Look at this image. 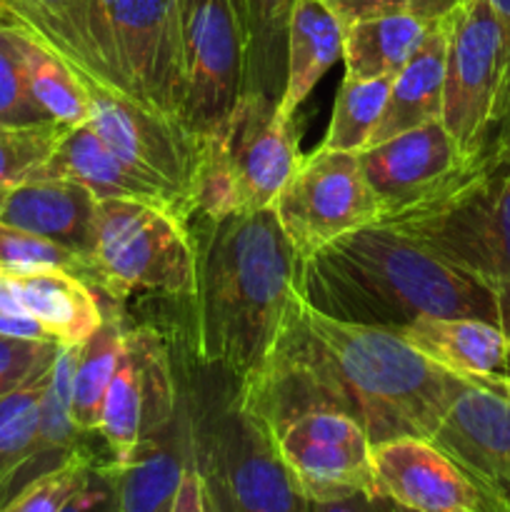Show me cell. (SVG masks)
I'll return each instance as SVG.
<instances>
[{
  "label": "cell",
  "mask_w": 510,
  "mask_h": 512,
  "mask_svg": "<svg viewBox=\"0 0 510 512\" xmlns=\"http://www.w3.org/2000/svg\"><path fill=\"white\" fill-rule=\"evenodd\" d=\"M465 383L398 330L330 318L295 290L273 348L240 380L235 398L273 433L310 410H335L378 445L433 438Z\"/></svg>",
  "instance_id": "obj_1"
},
{
  "label": "cell",
  "mask_w": 510,
  "mask_h": 512,
  "mask_svg": "<svg viewBox=\"0 0 510 512\" xmlns=\"http://www.w3.org/2000/svg\"><path fill=\"white\" fill-rule=\"evenodd\" d=\"M298 290L348 323L400 330L425 318H475L505 330L500 290L440 258L413 235L370 223L298 260Z\"/></svg>",
  "instance_id": "obj_2"
},
{
  "label": "cell",
  "mask_w": 510,
  "mask_h": 512,
  "mask_svg": "<svg viewBox=\"0 0 510 512\" xmlns=\"http://www.w3.org/2000/svg\"><path fill=\"white\" fill-rule=\"evenodd\" d=\"M190 225L195 290L190 295L193 358L230 380L248 378L278 338L298 290V255L273 208Z\"/></svg>",
  "instance_id": "obj_3"
},
{
  "label": "cell",
  "mask_w": 510,
  "mask_h": 512,
  "mask_svg": "<svg viewBox=\"0 0 510 512\" xmlns=\"http://www.w3.org/2000/svg\"><path fill=\"white\" fill-rule=\"evenodd\" d=\"M500 290L510 335V138L498 140L430 198L380 218Z\"/></svg>",
  "instance_id": "obj_4"
},
{
  "label": "cell",
  "mask_w": 510,
  "mask_h": 512,
  "mask_svg": "<svg viewBox=\"0 0 510 512\" xmlns=\"http://www.w3.org/2000/svg\"><path fill=\"white\" fill-rule=\"evenodd\" d=\"M300 158L293 118L280 115L278 100L243 93L228 118L200 133L193 218L273 208Z\"/></svg>",
  "instance_id": "obj_5"
},
{
  "label": "cell",
  "mask_w": 510,
  "mask_h": 512,
  "mask_svg": "<svg viewBox=\"0 0 510 512\" xmlns=\"http://www.w3.org/2000/svg\"><path fill=\"white\" fill-rule=\"evenodd\" d=\"M90 288L110 303H123L145 290L190 300L195 238L188 220L158 205L98 200Z\"/></svg>",
  "instance_id": "obj_6"
},
{
  "label": "cell",
  "mask_w": 510,
  "mask_h": 512,
  "mask_svg": "<svg viewBox=\"0 0 510 512\" xmlns=\"http://www.w3.org/2000/svg\"><path fill=\"white\" fill-rule=\"evenodd\" d=\"M443 23L448 50L440 123L460 153L475 160L510 138V35L485 0H460Z\"/></svg>",
  "instance_id": "obj_7"
},
{
  "label": "cell",
  "mask_w": 510,
  "mask_h": 512,
  "mask_svg": "<svg viewBox=\"0 0 510 512\" xmlns=\"http://www.w3.org/2000/svg\"><path fill=\"white\" fill-rule=\"evenodd\" d=\"M90 40L95 75L183 120V0H93Z\"/></svg>",
  "instance_id": "obj_8"
},
{
  "label": "cell",
  "mask_w": 510,
  "mask_h": 512,
  "mask_svg": "<svg viewBox=\"0 0 510 512\" xmlns=\"http://www.w3.org/2000/svg\"><path fill=\"white\" fill-rule=\"evenodd\" d=\"M188 435L205 485L233 512H310L280 458L273 428L245 410L235 393L218 408L193 415Z\"/></svg>",
  "instance_id": "obj_9"
},
{
  "label": "cell",
  "mask_w": 510,
  "mask_h": 512,
  "mask_svg": "<svg viewBox=\"0 0 510 512\" xmlns=\"http://www.w3.org/2000/svg\"><path fill=\"white\" fill-rule=\"evenodd\" d=\"M73 68V65H70ZM90 103V128L105 148L155 188L178 198L190 213L200 135L180 118L140 103L128 90L88 70L73 68Z\"/></svg>",
  "instance_id": "obj_10"
},
{
  "label": "cell",
  "mask_w": 510,
  "mask_h": 512,
  "mask_svg": "<svg viewBox=\"0 0 510 512\" xmlns=\"http://www.w3.org/2000/svg\"><path fill=\"white\" fill-rule=\"evenodd\" d=\"M273 210L298 260H305L340 235L378 223L380 200L358 155L320 145L300 158Z\"/></svg>",
  "instance_id": "obj_11"
},
{
  "label": "cell",
  "mask_w": 510,
  "mask_h": 512,
  "mask_svg": "<svg viewBox=\"0 0 510 512\" xmlns=\"http://www.w3.org/2000/svg\"><path fill=\"white\" fill-rule=\"evenodd\" d=\"M183 120L208 133L245 93L248 13L245 0H183Z\"/></svg>",
  "instance_id": "obj_12"
},
{
  "label": "cell",
  "mask_w": 510,
  "mask_h": 512,
  "mask_svg": "<svg viewBox=\"0 0 510 512\" xmlns=\"http://www.w3.org/2000/svg\"><path fill=\"white\" fill-rule=\"evenodd\" d=\"M280 458L308 503L383 498L375 478L373 440L363 425L335 410H310L275 433Z\"/></svg>",
  "instance_id": "obj_13"
},
{
  "label": "cell",
  "mask_w": 510,
  "mask_h": 512,
  "mask_svg": "<svg viewBox=\"0 0 510 512\" xmlns=\"http://www.w3.org/2000/svg\"><path fill=\"white\" fill-rule=\"evenodd\" d=\"M380 495L408 512H510V495L428 438L373 445Z\"/></svg>",
  "instance_id": "obj_14"
},
{
  "label": "cell",
  "mask_w": 510,
  "mask_h": 512,
  "mask_svg": "<svg viewBox=\"0 0 510 512\" xmlns=\"http://www.w3.org/2000/svg\"><path fill=\"white\" fill-rule=\"evenodd\" d=\"M358 158L380 200V218L435 195L470 163L440 120L370 145Z\"/></svg>",
  "instance_id": "obj_15"
},
{
  "label": "cell",
  "mask_w": 510,
  "mask_h": 512,
  "mask_svg": "<svg viewBox=\"0 0 510 512\" xmlns=\"http://www.w3.org/2000/svg\"><path fill=\"white\" fill-rule=\"evenodd\" d=\"M430 440L510 495V400L498 385L468 380Z\"/></svg>",
  "instance_id": "obj_16"
},
{
  "label": "cell",
  "mask_w": 510,
  "mask_h": 512,
  "mask_svg": "<svg viewBox=\"0 0 510 512\" xmlns=\"http://www.w3.org/2000/svg\"><path fill=\"white\" fill-rule=\"evenodd\" d=\"M33 180H70L88 188L98 200H135L170 210L188 223L193 220V213L178 198L150 185L118 155L110 153L90 123L65 128Z\"/></svg>",
  "instance_id": "obj_17"
},
{
  "label": "cell",
  "mask_w": 510,
  "mask_h": 512,
  "mask_svg": "<svg viewBox=\"0 0 510 512\" xmlns=\"http://www.w3.org/2000/svg\"><path fill=\"white\" fill-rule=\"evenodd\" d=\"M98 198L70 180H28L0 200V223L43 235L85 260L90 273Z\"/></svg>",
  "instance_id": "obj_18"
},
{
  "label": "cell",
  "mask_w": 510,
  "mask_h": 512,
  "mask_svg": "<svg viewBox=\"0 0 510 512\" xmlns=\"http://www.w3.org/2000/svg\"><path fill=\"white\" fill-rule=\"evenodd\" d=\"M440 368L468 380L510 378V340L503 328L475 318H425L398 330Z\"/></svg>",
  "instance_id": "obj_19"
},
{
  "label": "cell",
  "mask_w": 510,
  "mask_h": 512,
  "mask_svg": "<svg viewBox=\"0 0 510 512\" xmlns=\"http://www.w3.org/2000/svg\"><path fill=\"white\" fill-rule=\"evenodd\" d=\"M445 50H448V33H445L443 18H440L430 25L418 53L403 65V70L390 83L388 103H385L370 145H378L383 140L405 133V130L440 120V113H443Z\"/></svg>",
  "instance_id": "obj_20"
},
{
  "label": "cell",
  "mask_w": 510,
  "mask_h": 512,
  "mask_svg": "<svg viewBox=\"0 0 510 512\" xmlns=\"http://www.w3.org/2000/svg\"><path fill=\"white\" fill-rule=\"evenodd\" d=\"M25 313L58 345H83L103 323L95 290L68 270L8 275Z\"/></svg>",
  "instance_id": "obj_21"
},
{
  "label": "cell",
  "mask_w": 510,
  "mask_h": 512,
  "mask_svg": "<svg viewBox=\"0 0 510 512\" xmlns=\"http://www.w3.org/2000/svg\"><path fill=\"white\" fill-rule=\"evenodd\" d=\"M345 30L338 15L323 0H298L288 28V63L285 88L278 110L293 118L318 80L343 60Z\"/></svg>",
  "instance_id": "obj_22"
},
{
  "label": "cell",
  "mask_w": 510,
  "mask_h": 512,
  "mask_svg": "<svg viewBox=\"0 0 510 512\" xmlns=\"http://www.w3.org/2000/svg\"><path fill=\"white\" fill-rule=\"evenodd\" d=\"M190 455V435L175 438L173 423L153 435H145L133 460L113 468L115 495L120 512H170Z\"/></svg>",
  "instance_id": "obj_23"
},
{
  "label": "cell",
  "mask_w": 510,
  "mask_h": 512,
  "mask_svg": "<svg viewBox=\"0 0 510 512\" xmlns=\"http://www.w3.org/2000/svg\"><path fill=\"white\" fill-rule=\"evenodd\" d=\"M435 20L420 18L410 10L375 15L348 25L343 43L345 78L375 80L395 78L418 53Z\"/></svg>",
  "instance_id": "obj_24"
},
{
  "label": "cell",
  "mask_w": 510,
  "mask_h": 512,
  "mask_svg": "<svg viewBox=\"0 0 510 512\" xmlns=\"http://www.w3.org/2000/svg\"><path fill=\"white\" fill-rule=\"evenodd\" d=\"M90 5L93 0H0V20L28 30L73 68L95 73Z\"/></svg>",
  "instance_id": "obj_25"
},
{
  "label": "cell",
  "mask_w": 510,
  "mask_h": 512,
  "mask_svg": "<svg viewBox=\"0 0 510 512\" xmlns=\"http://www.w3.org/2000/svg\"><path fill=\"white\" fill-rule=\"evenodd\" d=\"M13 28L18 30L25 80H28L30 95H33L35 103L43 108V113L53 123L65 125V128L88 123V95H85L83 83L73 73V68L58 53H53L48 45L40 43L35 35H30L28 30L18 28V25H13Z\"/></svg>",
  "instance_id": "obj_26"
},
{
  "label": "cell",
  "mask_w": 510,
  "mask_h": 512,
  "mask_svg": "<svg viewBox=\"0 0 510 512\" xmlns=\"http://www.w3.org/2000/svg\"><path fill=\"white\" fill-rule=\"evenodd\" d=\"M298 0H245L248 13V75L245 93L278 100L285 88L288 28Z\"/></svg>",
  "instance_id": "obj_27"
},
{
  "label": "cell",
  "mask_w": 510,
  "mask_h": 512,
  "mask_svg": "<svg viewBox=\"0 0 510 512\" xmlns=\"http://www.w3.org/2000/svg\"><path fill=\"white\" fill-rule=\"evenodd\" d=\"M125 353V328L118 313H105L100 328L80 345L73 373V420L85 435L98 433L103 400L120 358Z\"/></svg>",
  "instance_id": "obj_28"
},
{
  "label": "cell",
  "mask_w": 510,
  "mask_h": 512,
  "mask_svg": "<svg viewBox=\"0 0 510 512\" xmlns=\"http://www.w3.org/2000/svg\"><path fill=\"white\" fill-rule=\"evenodd\" d=\"M53 360L40 365L25 383L0 398V510L8 500V488L15 473L30 458L38 440L40 405L48 388Z\"/></svg>",
  "instance_id": "obj_29"
},
{
  "label": "cell",
  "mask_w": 510,
  "mask_h": 512,
  "mask_svg": "<svg viewBox=\"0 0 510 512\" xmlns=\"http://www.w3.org/2000/svg\"><path fill=\"white\" fill-rule=\"evenodd\" d=\"M98 433L108 448V460L113 468L130 463L143 440V383L128 348L105 393Z\"/></svg>",
  "instance_id": "obj_30"
},
{
  "label": "cell",
  "mask_w": 510,
  "mask_h": 512,
  "mask_svg": "<svg viewBox=\"0 0 510 512\" xmlns=\"http://www.w3.org/2000/svg\"><path fill=\"white\" fill-rule=\"evenodd\" d=\"M390 83H393V78H343V85L335 95L333 115H330L323 148L355 155L363 153L370 145L375 128H378L385 103H388Z\"/></svg>",
  "instance_id": "obj_31"
},
{
  "label": "cell",
  "mask_w": 510,
  "mask_h": 512,
  "mask_svg": "<svg viewBox=\"0 0 510 512\" xmlns=\"http://www.w3.org/2000/svg\"><path fill=\"white\" fill-rule=\"evenodd\" d=\"M100 463H103V458L83 443L58 468L30 480L23 490H18L3 505L0 512H63L65 505L83 490V485L88 483Z\"/></svg>",
  "instance_id": "obj_32"
},
{
  "label": "cell",
  "mask_w": 510,
  "mask_h": 512,
  "mask_svg": "<svg viewBox=\"0 0 510 512\" xmlns=\"http://www.w3.org/2000/svg\"><path fill=\"white\" fill-rule=\"evenodd\" d=\"M43 270H68L90 285L88 265L73 250L43 235L0 223V273L28 275L43 273Z\"/></svg>",
  "instance_id": "obj_33"
},
{
  "label": "cell",
  "mask_w": 510,
  "mask_h": 512,
  "mask_svg": "<svg viewBox=\"0 0 510 512\" xmlns=\"http://www.w3.org/2000/svg\"><path fill=\"white\" fill-rule=\"evenodd\" d=\"M43 123L53 120L30 95L18 30L0 20V128H33Z\"/></svg>",
  "instance_id": "obj_34"
},
{
  "label": "cell",
  "mask_w": 510,
  "mask_h": 512,
  "mask_svg": "<svg viewBox=\"0 0 510 512\" xmlns=\"http://www.w3.org/2000/svg\"><path fill=\"white\" fill-rule=\"evenodd\" d=\"M65 125L43 123L33 128H0V200L10 188L38 175L58 145Z\"/></svg>",
  "instance_id": "obj_35"
},
{
  "label": "cell",
  "mask_w": 510,
  "mask_h": 512,
  "mask_svg": "<svg viewBox=\"0 0 510 512\" xmlns=\"http://www.w3.org/2000/svg\"><path fill=\"white\" fill-rule=\"evenodd\" d=\"M58 353L55 340H25L0 335V398L30 378Z\"/></svg>",
  "instance_id": "obj_36"
},
{
  "label": "cell",
  "mask_w": 510,
  "mask_h": 512,
  "mask_svg": "<svg viewBox=\"0 0 510 512\" xmlns=\"http://www.w3.org/2000/svg\"><path fill=\"white\" fill-rule=\"evenodd\" d=\"M0 335L25 340H53L43 325L35 323L25 313L23 303L18 300V293H15L13 283L5 273H0Z\"/></svg>",
  "instance_id": "obj_37"
},
{
  "label": "cell",
  "mask_w": 510,
  "mask_h": 512,
  "mask_svg": "<svg viewBox=\"0 0 510 512\" xmlns=\"http://www.w3.org/2000/svg\"><path fill=\"white\" fill-rule=\"evenodd\" d=\"M63 512H120L108 460H103V463L93 470L88 483H85L83 490L65 505Z\"/></svg>",
  "instance_id": "obj_38"
},
{
  "label": "cell",
  "mask_w": 510,
  "mask_h": 512,
  "mask_svg": "<svg viewBox=\"0 0 510 512\" xmlns=\"http://www.w3.org/2000/svg\"><path fill=\"white\" fill-rule=\"evenodd\" d=\"M338 20L343 23V28L358 23V20L375 18V15H388L398 13V10H408L405 0H323Z\"/></svg>",
  "instance_id": "obj_39"
},
{
  "label": "cell",
  "mask_w": 510,
  "mask_h": 512,
  "mask_svg": "<svg viewBox=\"0 0 510 512\" xmlns=\"http://www.w3.org/2000/svg\"><path fill=\"white\" fill-rule=\"evenodd\" d=\"M170 512H205V483L198 463H195L193 448L185 460L183 478H180L178 493H175L173 510Z\"/></svg>",
  "instance_id": "obj_40"
},
{
  "label": "cell",
  "mask_w": 510,
  "mask_h": 512,
  "mask_svg": "<svg viewBox=\"0 0 510 512\" xmlns=\"http://www.w3.org/2000/svg\"><path fill=\"white\" fill-rule=\"evenodd\" d=\"M390 505L393 503L385 498L355 495V498L330 500V503H310V512H390Z\"/></svg>",
  "instance_id": "obj_41"
},
{
  "label": "cell",
  "mask_w": 510,
  "mask_h": 512,
  "mask_svg": "<svg viewBox=\"0 0 510 512\" xmlns=\"http://www.w3.org/2000/svg\"><path fill=\"white\" fill-rule=\"evenodd\" d=\"M405 3H408L410 13L420 15V18L440 20L443 15H448L460 0H405Z\"/></svg>",
  "instance_id": "obj_42"
},
{
  "label": "cell",
  "mask_w": 510,
  "mask_h": 512,
  "mask_svg": "<svg viewBox=\"0 0 510 512\" xmlns=\"http://www.w3.org/2000/svg\"><path fill=\"white\" fill-rule=\"evenodd\" d=\"M205 483V480H203ZM205 512H233L223 498L210 485H205Z\"/></svg>",
  "instance_id": "obj_43"
},
{
  "label": "cell",
  "mask_w": 510,
  "mask_h": 512,
  "mask_svg": "<svg viewBox=\"0 0 510 512\" xmlns=\"http://www.w3.org/2000/svg\"><path fill=\"white\" fill-rule=\"evenodd\" d=\"M485 3L495 10V15H498L500 20H503L505 30H508L510 35V0H485Z\"/></svg>",
  "instance_id": "obj_44"
},
{
  "label": "cell",
  "mask_w": 510,
  "mask_h": 512,
  "mask_svg": "<svg viewBox=\"0 0 510 512\" xmlns=\"http://www.w3.org/2000/svg\"><path fill=\"white\" fill-rule=\"evenodd\" d=\"M495 385H498L500 390H503L505 395H508V400H510V378H503V380H495Z\"/></svg>",
  "instance_id": "obj_45"
},
{
  "label": "cell",
  "mask_w": 510,
  "mask_h": 512,
  "mask_svg": "<svg viewBox=\"0 0 510 512\" xmlns=\"http://www.w3.org/2000/svg\"><path fill=\"white\" fill-rule=\"evenodd\" d=\"M390 512H398V505H390Z\"/></svg>",
  "instance_id": "obj_46"
},
{
  "label": "cell",
  "mask_w": 510,
  "mask_h": 512,
  "mask_svg": "<svg viewBox=\"0 0 510 512\" xmlns=\"http://www.w3.org/2000/svg\"><path fill=\"white\" fill-rule=\"evenodd\" d=\"M398 512H408V510H403V508H398Z\"/></svg>",
  "instance_id": "obj_47"
},
{
  "label": "cell",
  "mask_w": 510,
  "mask_h": 512,
  "mask_svg": "<svg viewBox=\"0 0 510 512\" xmlns=\"http://www.w3.org/2000/svg\"><path fill=\"white\" fill-rule=\"evenodd\" d=\"M508 340H510V335H508Z\"/></svg>",
  "instance_id": "obj_48"
}]
</instances>
